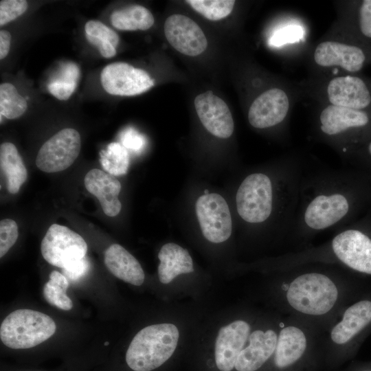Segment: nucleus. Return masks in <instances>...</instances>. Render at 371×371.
Instances as JSON below:
<instances>
[{
    "label": "nucleus",
    "instance_id": "ddd939ff",
    "mask_svg": "<svg viewBox=\"0 0 371 371\" xmlns=\"http://www.w3.org/2000/svg\"><path fill=\"white\" fill-rule=\"evenodd\" d=\"M281 317L273 318L265 327L252 329L246 346L235 363L237 371H256L272 358L276 347Z\"/></svg>",
    "mask_w": 371,
    "mask_h": 371
},
{
    "label": "nucleus",
    "instance_id": "39448f33",
    "mask_svg": "<svg viewBox=\"0 0 371 371\" xmlns=\"http://www.w3.org/2000/svg\"><path fill=\"white\" fill-rule=\"evenodd\" d=\"M311 76L357 74L371 64V47L339 27L333 29L313 47L309 56Z\"/></svg>",
    "mask_w": 371,
    "mask_h": 371
},
{
    "label": "nucleus",
    "instance_id": "c85d7f7f",
    "mask_svg": "<svg viewBox=\"0 0 371 371\" xmlns=\"http://www.w3.org/2000/svg\"><path fill=\"white\" fill-rule=\"evenodd\" d=\"M19 236L16 223L10 218L0 222V257L2 258L16 243Z\"/></svg>",
    "mask_w": 371,
    "mask_h": 371
},
{
    "label": "nucleus",
    "instance_id": "2f4dec72",
    "mask_svg": "<svg viewBox=\"0 0 371 371\" xmlns=\"http://www.w3.org/2000/svg\"><path fill=\"white\" fill-rule=\"evenodd\" d=\"M302 34V27L296 25H288L274 32L269 40V43L273 47L282 46L300 40Z\"/></svg>",
    "mask_w": 371,
    "mask_h": 371
},
{
    "label": "nucleus",
    "instance_id": "a211bd4d",
    "mask_svg": "<svg viewBox=\"0 0 371 371\" xmlns=\"http://www.w3.org/2000/svg\"><path fill=\"white\" fill-rule=\"evenodd\" d=\"M337 5L335 25L371 47V0L344 1Z\"/></svg>",
    "mask_w": 371,
    "mask_h": 371
},
{
    "label": "nucleus",
    "instance_id": "412c9836",
    "mask_svg": "<svg viewBox=\"0 0 371 371\" xmlns=\"http://www.w3.org/2000/svg\"><path fill=\"white\" fill-rule=\"evenodd\" d=\"M160 263L158 277L163 284H168L177 276L194 271L192 259L187 249L169 243L164 245L158 254Z\"/></svg>",
    "mask_w": 371,
    "mask_h": 371
},
{
    "label": "nucleus",
    "instance_id": "f704fd0d",
    "mask_svg": "<svg viewBox=\"0 0 371 371\" xmlns=\"http://www.w3.org/2000/svg\"><path fill=\"white\" fill-rule=\"evenodd\" d=\"M89 269V262L85 257L75 264L63 269V275L71 281L82 277Z\"/></svg>",
    "mask_w": 371,
    "mask_h": 371
},
{
    "label": "nucleus",
    "instance_id": "423d86ee",
    "mask_svg": "<svg viewBox=\"0 0 371 371\" xmlns=\"http://www.w3.org/2000/svg\"><path fill=\"white\" fill-rule=\"evenodd\" d=\"M301 86L319 103L371 111V78L361 74L311 76Z\"/></svg>",
    "mask_w": 371,
    "mask_h": 371
},
{
    "label": "nucleus",
    "instance_id": "dca6fc26",
    "mask_svg": "<svg viewBox=\"0 0 371 371\" xmlns=\"http://www.w3.org/2000/svg\"><path fill=\"white\" fill-rule=\"evenodd\" d=\"M164 33L169 43L187 56H198L207 46V38L201 27L183 14L170 16L164 23Z\"/></svg>",
    "mask_w": 371,
    "mask_h": 371
},
{
    "label": "nucleus",
    "instance_id": "c9c22d12",
    "mask_svg": "<svg viewBox=\"0 0 371 371\" xmlns=\"http://www.w3.org/2000/svg\"><path fill=\"white\" fill-rule=\"evenodd\" d=\"M85 38L89 43L98 49L104 58H109L116 54V49L110 42L86 34Z\"/></svg>",
    "mask_w": 371,
    "mask_h": 371
},
{
    "label": "nucleus",
    "instance_id": "cd10ccee",
    "mask_svg": "<svg viewBox=\"0 0 371 371\" xmlns=\"http://www.w3.org/2000/svg\"><path fill=\"white\" fill-rule=\"evenodd\" d=\"M343 159L353 168L371 177V135L350 150Z\"/></svg>",
    "mask_w": 371,
    "mask_h": 371
},
{
    "label": "nucleus",
    "instance_id": "5701e85b",
    "mask_svg": "<svg viewBox=\"0 0 371 371\" xmlns=\"http://www.w3.org/2000/svg\"><path fill=\"white\" fill-rule=\"evenodd\" d=\"M110 20L114 27L126 31L146 30L155 22L152 13L139 5H131L115 10L111 14Z\"/></svg>",
    "mask_w": 371,
    "mask_h": 371
},
{
    "label": "nucleus",
    "instance_id": "1a4fd4ad",
    "mask_svg": "<svg viewBox=\"0 0 371 371\" xmlns=\"http://www.w3.org/2000/svg\"><path fill=\"white\" fill-rule=\"evenodd\" d=\"M56 329L54 321L46 314L31 309H19L2 322L0 338L8 348L26 349L48 339Z\"/></svg>",
    "mask_w": 371,
    "mask_h": 371
},
{
    "label": "nucleus",
    "instance_id": "72a5a7b5",
    "mask_svg": "<svg viewBox=\"0 0 371 371\" xmlns=\"http://www.w3.org/2000/svg\"><path fill=\"white\" fill-rule=\"evenodd\" d=\"M76 87L77 85L56 79L47 85V89L57 99L67 100L74 93Z\"/></svg>",
    "mask_w": 371,
    "mask_h": 371
},
{
    "label": "nucleus",
    "instance_id": "473e14b6",
    "mask_svg": "<svg viewBox=\"0 0 371 371\" xmlns=\"http://www.w3.org/2000/svg\"><path fill=\"white\" fill-rule=\"evenodd\" d=\"M120 139L122 145L126 148L136 152H139L146 144L144 136L132 128L123 131L120 135Z\"/></svg>",
    "mask_w": 371,
    "mask_h": 371
},
{
    "label": "nucleus",
    "instance_id": "c756f323",
    "mask_svg": "<svg viewBox=\"0 0 371 371\" xmlns=\"http://www.w3.org/2000/svg\"><path fill=\"white\" fill-rule=\"evenodd\" d=\"M27 8L25 0H2L0 1V26L21 16Z\"/></svg>",
    "mask_w": 371,
    "mask_h": 371
},
{
    "label": "nucleus",
    "instance_id": "6e6552de",
    "mask_svg": "<svg viewBox=\"0 0 371 371\" xmlns=\"http://www.w3.org/2000/svg\"><path fill=\"white\" fill-rule=\"evenodd\" d=\"M371 326V300L347 304L323 333L322 348L333 353H348Z\"/></svg>",
    "mask_w": 371,
    "mask_h": 371
},
{
    "label": "nucleus",
    "instance_id": "e433bc0d",
    "mask_svg": "<svg viewBox=\"0 0 371 371\" xmlns=\"http://www.w3.org/2000/svg\"><path fill=\"white\" fill-rule=\"evenodd\" d=\"M79 78L80 69L78 67L75 63H68L63 67L62 74L57 80L77 85Z\"/></svg>",
    "mask_w": 371,
    "mask_h": 371
},
{
    "label": "nucleus",
    "instance_id": "4c0bfd02",
    "mask_svg": "<svg viewBox=\"0 0 371 371\" xmlns=\"http://www.w3.org/2000/svg\"><path fill=\"white\" fill-rule=\"evenodd\" d=\"M11 34L9 32L1 30L0 31V59L6 57L10 47Z\"/></svg>",
    "mask_w": 371,
    "mask_h": 371
},
{
    "label": "nucleus",
    "instance_id": "f3484780",
    "mask_svg": "<svg viewBox=\"0 0 371 371\" xmlns=\"http://www.w3.org/2000/svg\"><path fill=\"white\" fill-rule=\"evenodd\" d=\"M195 109L204 127L219 138H229L233 133L234 122L227 104L211 91L198 95Z\"/></svg>",
    "mask_w": 371,
    "mask_h": 371
},
{
    "label": "nucleus",
    "instance_id": "393cba45",
    "mask_svg": "<svg viewBox=\"0 0 371 371\" xmlns=\"http://www.w3.org/2000/svg\"><path fill=\"white\" fill-rule=\"evenodd\" d=\"M129 161V154L126 148L118 142L109 144L105 150L100 152L101 166L113 176L126 175Z\"/></svg>",
    "mask_w": 371,
    "mask_h": 371
},
{
    "label": "nucleus",
    "instance_id": "f03ea898",
    "mask_svg": "<svg viewBox=\"0 0 371 371\" xmlns=\"http://www.w3.org/2000/svg\"><path fill=\"white\" fill-rule=\"evenodd\" d=\"M307 161L300 153L284 155L271 174L248 175L236 194V210L247 223L270 221L278 238L289 243L299 201L301 180Z\"/></svg>",
    "mask_w": 371,
    "mask_h": 371
},
{
    "label": "nucleus",
    "instance_id": "6ab92c4d",
    "mask_svg": "<svg viewBox=\"0 0 371 371\" xmlns=\"http://www.w3.org/2000/svg\"><path fill=\"white\" fill-rule=\"evenodd\" d=\"M85 185L88 192L99 200L106 215L115 216L120 213L122 204L118 195L121 183L114 176L94 168L85 175Z\"/></svg>",
    "mask_w": 371,
    "mask_h": 371
},
{
    "label": "nucleus",
    "instance_id": "7ed1b4c3",
    "mask_svg": "<svg viewBox=\"0 0 371 371\" xmlns=\"http://www.w3.org/2000/svg\"><path fill=\"white\" fill-rule=\"evenodd\" d=\"M349 272L322 263L278 272V308L284 315L309 322L324 331L350 302Z\"/></svg>",
    "mask_w": 371,
    "mask_h": 371
},
{
    "label": "nucleus",
    "instance_id": "58836bf2",
    "mask_svg": "<svg viewBox=\"0 0 371 371\" xmlns=\"http://www.w3.org/2000/svg\"><path fill=\"white\" fill-rule=\"evenodd\" d=\"M362 371H371V368H368V369L363 370Z\"/></svg>",
    "mask_w": 371,
    "mask_h": 371
},
{
    "label": "nucleus",
    "instance_id": "7c9ffc66",
    "mask_svg": "<svg viewBox=\"0 0 371 371\" xmlns=\"http://www.w3.org/2000/svg\"><path fill=\"white\" fill-rule=\"evenodd\" d=\"M86 35L97 37L110 42L115 48L119 43L117 33L99 21L90 20L85 25Z\"/></svg>",
    "mask_w": 371,
    "mask_h": 371
},
{
    "label": "nucleus",
    "instance_id": "9d476101",
    "mask_svg": "<svg viewBox=\"0 0 371 371\" xmlns=\"http://www.w3.org/2000/svg\"><path fill=\"white\" fill-rule=\"evenodd\" d=\"M41 251L48 263L63 269L85 257L87 245L80 234L54 223L43 238Z\"/></svg>",
    "mask_w": 371,
    "mask_h": 371
},
{
    "label": "nucleus",
    "instance_id": "0eeeda50",
    "mask_svg": "<svg viewBox=\"0 0 371 371\" xmlns=\"http://www.w3.org/2000/svg\"><path fill=\"white\" fill-rule=\"evenodd\" d=\"M179 338L178 328L171 323L156 324L142 328L127 349V365L134 371H151L159 368L172 355Z\"/></svg>",
    "mask_w": 371,
    "mask_h": 371
},
{
    "label": "nucleus",
    "instance_id": "9b49d317",
    "mask_svg": "<svg viewBox=\"0 0 371 371\" xmlns=\"http://www.w3.org/2000/svg\"><path fill=\"white\" fill-rule=\"evenodd\" d=\"M80 144V135L76 130L63 128L41 146L36 158V166L48 173L64 170L79 155Z\"/></svg>",
    "mask_w": 371,
    "mask_h": 371
},
{
    "label": "nucleus",
    "instance_id": "2eb2a0df",
    "mask_svg": "<svg viewBox=\"0 0 371 371\" xmlns=\"http://www.w3.org/2000/svg\"><path fill=\"white\" fill-rule=\"evenodd\" d=\"M252 330L251 324L245 319H237L219 330L215 341L216 365L221 371H231L247 344Z\"/></svg>",
    "mask_w": 371,
    "mask_h": 371
},
{
    "label": "nucleus",
    "instance_id": "ea45409f",
    "mask_svg": "<svg viewBox=\"0 0 371 371\" xmlns=\"http://www.w3.org/2000/svg\"><path fill=\"white\" fill-rule=\"evenodd\" d=\"M109 344V343L108 341L104 342V346H107Z\"/></svg>",
    "mask_w": 371,
    "mask_h": 371
},
{
    "label": "nucleus",
    "instance_id": "b1692460",
    "mask_svg": "<svg viewBox=\"0 0 371 371\" xmlns=\"http://www.w3.org/2000/svg\"><path fill=\"white\" fill-rule=\"evenodd\" d=\"M68 287V279L58 271H53L49 275V281L43 286V295L51 305L69 311L73 307V303L66 294Z\"/></svg>",
    "mask_w": 371,
    "mask_h": 371
},
{
    "label": "nucleus",
    "instance_id": "bb28decb",
    "mask_svg": "<svg viewBox=\"0 0 371 371\" xmlns=\"http://www.w3.org/2000/svg\"><path fill=\"white\" fill-rule=\"evenodd\" d=\"M192 8L210 21L227 16L235 5L234 0H188Z\"/></svg>",
    "mask_w": 371,
    "mask_h": 371
},
{
    "label": "nucleus",
    "instance_id": "20e7f679",
    "mask_svg": "<svg viewBox=\"0 0 371 371\" xmlns=\"http://www.w3.org/2000/svg\"><path fill=\"white\" fill-rule=\"evenodd\" d=\"M313 117L315 138L341 157L371 135V111L319 103Z\"/></svg>",
    "mask_w": 371,
    "mask_h": 371
},
{
    "label": "nucleus",
    "instance_id": "4be33fe9",
    "mask_svg": "<svg viewBox=\"0 0 371 371\" xmlns=\"http://www.w3.org/2000/svg\"><path fill=\"white\" fill-rule=\"evenodd\" d=\"M0 166L6 178L7 189L11 194L19 192L26 181L27 172L16 146L4 142L0 146Z\"/></svg>",
    "mask_w": 371,
    "mask_h": 371
},
{
    "label": "nucleus",
    "instance_id": "aec40b11",
    "mask_svg": "<svg viewBox=\"0 0 371 371\" xmlns=\"http://www.w3.org/2000/svg\"><path fill=\"white\" fill-rule=\"evenodd\" d=\"M104 263L116 278L135 286L143 284L144 270L137 260L122 246L111 245L105 251Z\"/></svg>",
    "mask_w": 371,
    "mask_h": 371
},
{
    "label": "nucleus",
    "instance_id": "4468645a",
    "mask_svg": "<svg viewBox=\"0 0 371 371\" xmlns=\"http://www.w3.org/2000/svg\"><path fill=\"white\" fill-rule=\"evenodd\" d=\"M102 87L109 94L132 96L146 92L154 85V80L144 70L126 63H113L102 71Z\"/></svg>",
    "mask_w": 371,
    "mask_h": 371
},
{
    "label": "nucleus",
    "instance_id": "f257e3e1",
    "mask_svg": "<svg viewBox=\"0 0 371 371\" xmlns=\"http://www.w3.org/2000/svg\"><path fill=\"white\" fill-rule=\"evenodd\" d=\"M371 208V177L353 168L305 167L289 243L297 251L322 232H335Z\"/></svg>",
    "mask_w": 371,
    "mask_h": 371
},
{
    "label": "nucleus",
    "instance_id": "f8f14e48",
    "mask_svg": "<svg viewBox=\"0 0 371 371\" xmlns=\"http://www.w3.org/2000/svg\"><path fill=\"white\" fill-rule=\"evenodd\" d=\"M196 214L204 237L210 242L227 240L232 232L229 206L220 194H205L196 203Z\"/></svg>",
    "mask_w": 371,
    "mask_h": 371
},
{
    "label": "nucleus",
    "instance_id": "a878e982",
    "mask_svg": "<svg viewBox=\"0 0 371 371\" xmlns=\"http://www.w3.org/2000/svg\"><path fill=\"white\" fill-rule=\"evenodd\" d=\"M25 99L21 95L11 83L5 82L0 85V114L8 119H16L27 110Z\"/></svg>",
    "mask_w": 371,
    "mask_h": 371
}]
</instances>
